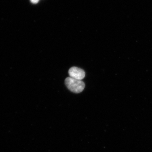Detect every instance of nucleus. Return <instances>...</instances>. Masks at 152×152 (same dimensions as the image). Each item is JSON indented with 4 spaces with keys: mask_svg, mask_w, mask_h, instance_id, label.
<instances>
[{
    "mask_svg": "<svg viewBox=\"0 0 152 152\" xmlns=\"http://www.w3.org/2000/svg\"><path fill=\"white\" fill-rule=\"evenodd\" d=\"M31 2L34 4H37L39 2V0H30Z\"/></svg>",
    "mask_w": 152,
    "mask_h": 152,
    "instance_id": "7ed1b4c3",
    "label": "nucleus"
},
{
    "mask_svg": "<svg viewBox=\"0 0 152 152\" xmlns=\"http://www.w3.org/2000/svg\"><path fill=\"white\" fill-rule=\"evenodd\" d=\"M68 74L70 77L72 78L81 80L85 77V73L83 69L76 66L70 68Z\"/></svg>",
    "mask_w": 152,
    "mask_h": 152,
    "instance_id": "f03ea898",
    "label": "nucleus"
},
{
    "mask_svg": "<svg viewBox=\"0 0 152 152\" xmlns=\"http://www.w3.org/2000/svg\"><path fill=\"white\" fill-rule=\"evenodd\" d=\"M65 83L68 90L76 94L82 92L85 87V84L83 81L72 78L70 77L66 78Z\"/></svg>",
    "mask_w": 152,
    "mask_h": 152,
    "instance_id": "f257e3e1",
    "label": "nucleus"
}]
</instances>
